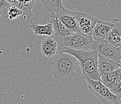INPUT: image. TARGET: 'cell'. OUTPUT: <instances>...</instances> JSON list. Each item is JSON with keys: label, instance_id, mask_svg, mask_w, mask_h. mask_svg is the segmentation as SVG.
I'll list each match as a JSON object with an SVG mask.
<instances>
[{"label": "cell", "instance_id": "11", "mask_svg": "<svg viewBox=\"0 0 121 104\" xmlns=\"http://www.w3.org/2000/svg\"><path fill=\"white\" fill-rule=\"evenodd\" d=\"M113 21L114 25L106 40L114 46L120 47L121 45V24L117 19Z\"/></svg>", "mask_w": 121, "mask_h": 104}, {"label": "cell", "instance_id": "19", "mask_svg": "<svg viewBox=\"0 0 121 104\" xmlns=\"http://www.w3.org/2000/svg\"><path fill=\"white\" fill-rule=\"evenodd\" d=\"M10 4L5 0H0V17L8 18L7 17V10L10 6Z\"/></svg>", "mask_w": 121, "mask_h": 104}, {"label": "cell", "instance_id": "5", "mask_svg": "<svg viewBox=\"0 0 121 104\" xmlns=\"http://www.w3.org/2000/svg\"><path fill=\"white\" fill-rule=\"evenodd\" d=\"M98 56L110 59L121 64V48L112 45L107 40L94 41L92 48Z\"/></svg>", "mask_w": 121, "mask_h": 104}, {"label": "cell", "instance_id": "3", "mask_svg": "<svg viewBox=\"0 0 121 104\" xmlns=\"http://www.w3.org/2000/svg\"><path fill=\"white\" fill-rule=\"evenodd\" d=\"M58 44V52L65 48L75 50H89L92 48L94 40L92 36L84 34L81 32L74 33L72 35L66 37H56Z\"/></svg>", "mask_w": 121, "mask_h": 104}, {"label": "cell", "instance_id": "17", "mask_svg": "<svg viewBox=\"0 0 121 104\" xmlns=\"http://www.w3.org/2000/svg\"><path fill=\"white\" fill-rule=\"evenodd\" d=\"M121 74L119 75L116 79H114V81L109 85L108 86L107 88L110 90L111 92L115 96L119 97H121Z\"/></svg>", "mask_w": 121, "mask_h": 104}, {"label": "cell", "instance_id": "15", "mask_svg": "<svg viewBox=\"0 0 121 104\" xmlns=\"http://www.w3.org/2000/svg\"><path fill=\"white\" fill-rule=\"evenodd\" d=\"M45 8L51 14L56 13L63 8L62 0H40Z\"/></svg>", "mask_w": 121, "mask_h": 104}, {"label": "cell", "instance_id": "4", "mask_svg": "<svg viewBox=\"0 0 121 104\" xmlns=\"http://www.w3.org/2000/svg\"><path fill=\"white\" fill-rule=\"evenodd\" d=\"M81 77L86 81L90 91L101 102L104 104H121V97L113 95L101 81H95L89 78L82 71H81Z\"/></svg>", "mask_w": 121, "mask_h": 104}, {"label": "cell", "instance_id": "16", "mask_svg": "<svg viewBox=\"0 0 121 104\" xmlns=\"http://www.w3.org/2000/svg\"><path fill=\"white\" fill-rule=\"evenodd\" d=\"M121 69L119 68L117 70H115L114 71L108 73L104 76L100 77L101 79V82L105 85V87H107L109 86L116 79V78L121 74Z\"/></svg>", "mask_w": 121, "mask_h": 104}, {"label": "cell", "instance_id": "12", "mask_svg": "<svg viewBox=\"0 0 121 104\" xmlns=\"http://www.w3.org/2000/svg\"><path fill=\"white\" fill-rule=\"evenodd\" d=\"M30 28L35 34L39 36L45 35L50 37L54 34L52 25L51 22L46 25H39L37 22H32L30 24Z\"/></svg>", "mask_w": 121, "mask_h": 104}, {"label": "cell", "instance_id": "9", "mask_svg": "<svg viewBox=\"0 0 121 104\" xmlns=\"http://www.w3.org/2000/svg\"><path fill=\"white\" fill-rule=\"evenodd\" d=\"M121 68V64L98 55V71L99 77Z\"/></svg>", "mask_w": 121, "mask_h": 104}, {"label": "cell", "instance_id": "13", "mask_svg": "<svg viewBox=\"0 0 121 104\" xmlns=\"http://www.w3.org/2000/svg\"><path fill=\"white\" fill-rule=\"evenodd\" d=\"M51 22L52 25L53 33L57 37H66L73 34L74 33L71 29L65 26L57 18H52Z\"/></svg>", "mask_w": 121, "mask_h": 104}, {"label": "cell", "instance_id": "8", "mask_svg": "<svg viewBox=\"0 0 121 104\" xmlns=\"http://www.w3.org/2000/svg\"><path fill=\"white\" fill-rule=\"evenodd\" d=\"M113 25V20L108 22L99 19L92 31V37L93 40L94 41L106 40Z\"/></svg>", "mask_w": 121, "mask_h": 104}, {"label": "cell", "instance_id": "10", "mask_svg": "<svg viewBox=\"0 0 121 104\" xmlns=\"http://www.w3.org/2000/svg\"><path fill=\"white\" fill-rule=\"evenodd\" d=\"M41 52L44 57L53 58L58 53V44L56 39L52 36L48 37L41 43Z\"/></svg>", "mask_w": 121, "mask_h": 104}, {"label": "cell", "instance_id": "2", "mask_svg": "<svg viewBox=\"0 0 121 104\" xmlns=\"http://www.w3.org/2000/svg\"><path fill=\"white\" fill-rule=\"evenodd\" d=\"M60 52L69 54L76 58L81 70L84 72L87 77L92 80L101 81L98 71V55L95 51L65 48Z\"/></svg>", "mask_w": 121, "mask_h": 104}, {"label": "cell", "instance_id": "7", "mask_svg": "<svg viewBox=\"0 0 121 104\" xmlns=\"http://www.w3.org/2000/svg\"><path fill=\"white\" fill-rule=\"evenodd\" d=\"M80 32L84 34L92 36V31L99 19L86 13L74 11Z\"/></svg>", "mask_w": 121, "mask_h": 104}, {"label": "cell", "instance_id": "14", "mask_svg": "<svg viewBox=\"0 0 121 104\" xmlns=\"http://www.w3.org/2000/svg\"><path fill=\"white\" fill-rule=\"evenodd\" d=\"M36 0H15L13 6L25 12L27 16H31V10L36 5Z\"/></svg>", "mask_w": 121, "mask_h": 104}, {"label": "cell", "instance_id": "6", "mask_svg": "<svg viewBox=\"0 0 121 104\" xmlns=\"http://www.w3.org/2000/svg\"><path fill=\"white\" fill-rule=\"evenodd\" d=\"M51 17L59 19L65 26L73 33L80 32L78 24L75 16L74 11L70 10L63 7L57 13L52 15Z\"/></svg>", "mask_w": 121, "mask_h": 104}, {"label": "cell", "instance_id": "18", "mask_svg": "<svg viewBox=\"0 0 121 104\" xmlns=\"http://www.w3.org/2000/svg\"><path fill=\"white\" fill-rule=\"evenodd\" d=\"M23 14V12L21 10L19 9L17 7L11 5L7 10V17L10 20L19 18Z\"/></svg>", "mask_w": 121, "mask_h": 104}, {"label": "cell", "instance_id": "1", "mask_svg": "<svg viewBox=\"0 0 121 104\" xmlns=\"http://www.w3.org/2000/svg\"><path fill=\"white\" fill-rule=\"evenodd\" d=\"M53 57L51 69L54 78L62 83L71 81L75 76L78 60L69 54L61 52Z\"/></svg>", "mask_w": 121, "mask_h": 104}]
</instances>
